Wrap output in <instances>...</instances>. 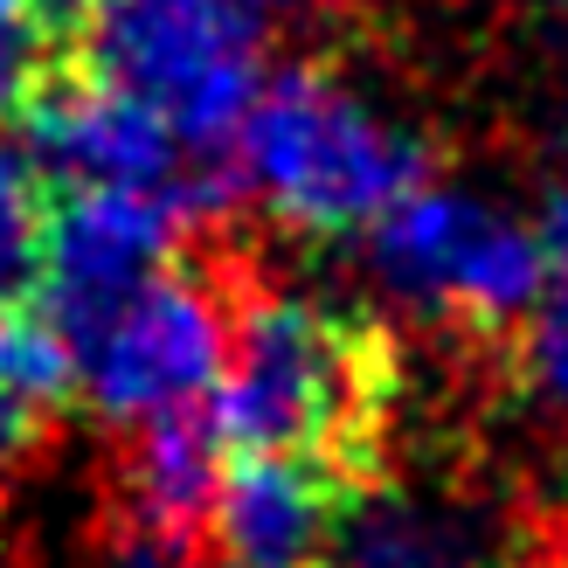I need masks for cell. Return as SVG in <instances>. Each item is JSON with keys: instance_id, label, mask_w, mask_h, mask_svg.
Wrapping results in <instances>:
<instances>
[{"instance_id": "cell-1", "label": "cell", "mask_w": 568, "mask_h": 568, "mask_svg": "<svg viewBox=\"0 0 568 568\" xmlns=\"http://www.w3.org/2000/svg\"><path fill=\"white\" fill-rule=\"evenodd\" d=\"M395 409V333L367 312L236 284L215 430L230 458H298L333 478H375Z\"/></svg>"}, {"instance_id": "cell-2", "label": "cell", "mask_w": 568, "mask_h": 568, "mask_svg": "<svg viewBox=\"0 0 568 568\" xmlns=\"http://www.w3.org/2000/svg\"><path fill=\"white\" fill-rule=\"evenodd\" d=\"M236 174L292 230H375L388 209L430 187V153L409 132L375 119L326 70H284L257 83V104L236 139Z\"/></svg>"}, {"instance_id": "cell-3", "label": "cell", "mask_w": 568, "mask_h": 568, "mask_svg": "<svg viewBox=\"0 0 568 568\" xmlns=\"http://www.w3.org/2000/svg\"><path fill=\"white\" fill-rule=\"evenodd\" d=\"M77 77L104 83L181 139L194 160H230L257 104V21L243 0H91Z\"/></svg>"}, {"instance_id": "cell-4", "label": "cell", "mask_w": 568, "mask_h": 568, "mask_svg": "<svg viewBox=\"0 0 568 568\" xmlns=\"http://www.w3.org/2000/svg\"><path fill=\"white\" fill-rule=\"evenodd\" d=\"M375 264L395 292L465 333H520L548 292L534 230L450 187H423L375 222Z\"/></svg>"}, {"instance_id": "cell-5", "label": "cell", "mask_w": 568, "mask_h": 568, "mask_svg": "<svg viewBox=\"0 0 568 568\" xmlns=\"http://www.w3.org/2000/svg\"><path fill=\"white\" fill-rule=\"evenodd\" d=\"M230 298L222 271L181 257L83 347V395L119 423L209 403L230 361Z\"/></svg>"}, {"instance_id": "cell-6", "label": "cell", "mask_w": 568, "mask_h": 568, "mask_svg": "<svg viewBox=\"0 0 568 568\" xmlns=\"http://www.w3.org/2000/svg\"><path fill=\"white\" fill-rule=\"evenodd\" d=\"M194 215L181 194H111V187H55L49 194V284L42 312L70 333L77 367L83 347L146 292L153 277L181 264Z\"/></svg>"}, {"instance_id": "cell-7", "label": "cell", "mask_w": 568, "mask_h": 568, "mask_svg": "<svg viewBox=\"0 0 568 568\" xmlns=\"http://www.w3.org/2000/svg\"><path fill=\"white\" fill-rule=\"evenodd\" d=\"M534 527L499 493L375 471L339 493L326 568H534Z\"/></svg>"}, {"instance_id": "cell-8", "label": "cell", "mask_w": 568, "mask_h": 568, "mask_svg": "<svg viewBox=\"0 0 568 568\" xmlns=\"http://www.w3.org/2000/svg\"><path fill=\"white\" fill-rule=\"evenodd\" d=\"M28 160L55 187H111V194H181L187 202V160L146 104H132L104 83L63 70L49 91L21 111ZM194 215V209H187Z\"/></svg>"}, {"instance_id": "cell-9", "label": "cell", "mask_w": 568, "mask_h": 568, "mask_svg": "<svg viewBox=\"0 0 568 568\" xmlns=\"http://www.w3.org/2000/svg\"><path fill=\"white\" fill-rule=\"evenodd\" d=\"M347 478L298 458H230L209 541L230 568H326Z\"/></svg>"}, {"instance_id": "cell-10", "label": "cell", "mask_w": 568, "mask_h": 568, "mask_svg": "<svg viewBox=\"0 0 568 568\" xmlns=\"http://www.w3.org/2000/svg\"><path fill=\"white\" fill-rule=\"evenodd\" d=\"M125 514L139 541L160 548H194L209 534L222 471H230V444L215 430V395L187 409H160L146 423H125Z\"/></svg>"}, {"instance_id": "cell-11", "label": "cell", "mask_w": 568, "mask_h": 568, "mask_svg": "<svg viewBox=\"0 0 568 568\" xmlns=\"http://www.w3.org/2000/svg\"><path fill=\"white\" fill-rule=\"evenodd\" d=\"M0 382L21 388L36 409H63L70 395L83 388V367L70 333L49 320V312H28V320L0 326Z\"/></svg>"}, {"instance_id": "cell-12", "label": "cell", "mask_w": 568, "mask_h": 568, "mask_svg": "<svg viewBox=\"0 0 568 568\" xmlns=\"http://www.w3.org/2000/svg\"><path fill=\"white\" fill-rule=\"evenodd\" d=\"M63 77V36L36 0H0V119L28 111Z\"/></svg>"}, {"instance_id": "cell-13", "label": "cell", "mask_w": 568, "mask_h": 568, "mask_svg": "<svg viewBox=\"0 0 568 568\" xmlns=\"http://www.w3.org/2000/svg\"><path fill=\"white\" fill-rule=\"evenodd\" d=\"M49 194H21V202H0V326L42 312V284H49Z\"/></svg>"}, {"instance_id": "cell-14", "label": "cell", "mask_w": 568, "mask_h": 568, "mask_svg": "<svg viewBox=\"0 0 568 568\" xmlns=\"http://www.w3.org/2000/svg\"><path fill=\"white\" fill-rule=\"evenodd\" d=\"M514 367L548 409L568 416V277H548L541 305H534L527 326L514 333Z\"/></svg>"}, {"instance_id": "cell-15", "label": "cell", "mask_w": 568, "mask_h": 568, "mask_svg": "<svg viewBox=\"0 0 568 568\" xmlns=\"http://www.w3.org/2000/svg\"><path fill=\"white\" fill-rule=\"evenodd\" d=\"M42 430H49V409H36L21 388H8V382H0V478H8V471H21L28 458H36Z\"/></svg>"}, {"instance_id": "cell-16", "label": "cell", "mask_w": 568, "mask_h": 568, "mask_svg": "<svg viewBox=\"0 0 568 568\" xmlns=\"http://www.w3.org/2000/svg\"><path fill=\"white\" fill-rule=\"evenodd\" d=\"M534 243H541L548 277H568V187H555L541 202V222H534Z\"/></svg>"}, {"instance_id": "cell-17", "label": "cell", "mask_w": 568, "mask_h": 568, "mask_svg": "<svg viewBox=\"0 0 568 568\" xmlns=\"http://www.w3.org/2000/svg\"><path fill=\"white\" fill-rule=\"evenodd\" d=\"M111 568H187V555L181 548H160V541H139V534H132V541L111 555Z\"/></svg>"}, {"instance_id": "cell-18", "label": "cell", "mask_w": 568, "mask_h": 568, "mask_svg": "<svg viewBox=\"0 0 568 568\" xmlns=\"http://www.w3.org/2000/svg\"><path fill=\"white\" fill-rule=\"evenodd\" d=\"M36 8L49 14V28H55V36H70V28L83 21V8H91V0H36Z\"/></svg>"}, {"instance_id": "cell-19", "label": "cell", "mask_w": 568, "mask_h": 568, "mask_svg": "<svg viewBox=\"0 0 568 568\" xmlns=\"http://www.w3.org/2000/svg\"><path fill=\"white\" fill-rule=\"evenodd\" d=\"M305 8H312V0H243L250 21H257V14H305Z\"/></svg>"}, {"instance_id": "cell-20", "label": "cell", "mask_w": 568, "mask_h": 568, "mask_svg": "<svg viewBox=\"0 0 568 568\" xmlns=\"http://www.w3.org/2000/svg\"><path fill=\"white\" fill-rule=\"evenodd\" d=\"M561 8H568V0H561Z\"/></svg>"}]
</instances>
